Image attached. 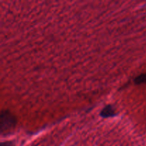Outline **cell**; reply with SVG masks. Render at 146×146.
<instances>
[{"instance_id": "cell-1", "label": "cell", "mask_w": 146, "mask_h": 146, "mask_svg": "<svg viewBox=\"0 0 146 146\" xmlns=\"http://www.w3.org/2000/svg\"><path fill=\"white\" fill-rule=\"evenodd\" d=\"M16 123V121L12 114L8 111H2L0 116V131L4 133L12 129Z\"/></svg>"}, {"instance_id": "cell-2", "label": "cell", "mask_w": 146, "mask_h": 146, "mask_svg": "<svg viewBox=\"0 0 146 146\" xmlns=\"http://www.w3.org/2000/svg\"><path fill=\"white\" fill-rule=\"evenodd\" d=\"M114 113L115 112H114L113 107L111 106H108L101 111V115L103 117H111L114 115Z\"/></svg>"}, {"instance_id": "cell-3", "label": "cell", "mask_w": 146, "mask_h": 146, "mask_svg": "<svg viewBox=\"0 0 146 146\" xmlns=\"http://www.w3.org/2000/svg\"><path fill=\"white\" fill-rule=\"evenodd\" d=\"M146 82V74H141L135 78V83L136 84H144Z\"/></svg>"}, {"instance_id": "cell-4", "label": "cell", "mask_w": 146, "mask_h": 146, "mask_svg": "<svg viewBox=\"0 0 146 146\" xmlns=\"http://www.w3.org/2000/svg\"><path fill=\"white\" fill-rule=\"evenodd\" d=\"M1 146H13L11 142H4L1 144Z\"/></svg>"}]
</instances>
